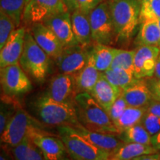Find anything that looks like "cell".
I'll list each match as a JSON object with an SVG mask.
<instances>
[{"mask_svg":"<svg viewBox=\"0 0 160 160\" xmlns=\"http://www.w3.org/2000/svg\"><path fill=\"white\" fill-rule=\"evenodd\" d=\"M74 105L80 123L86 129L119 136L107 112L89 93H77L74 98Z\"/></svg>","mask_w":160,"mask_h":160,"instance_id":"cell-1","label":"cell"},{"mask_svg":"<svg viewBox=\"0 0 160 160\" xmlns=\"http://www.w3.org/2000/svg\"><path fill=\"white\" fill-rule=\"evenodd\" d=\"M113 21L117 44H127L140 23L141 0L108 1Z\"/></svg>","mask_w":160,"mask_h":160,"instance_id":"cell-2","label":"cell"},{"mask_svg":"<svg viewBox=\"0 0 160 160\" xmlns=\"http://www.w3.org/2000/svg\"><path fill=\"white\" fill-rule=\"evenodd\" d=\"M34 108L39 119L46 125L73 128L82 126L78 118L74 102L56 101L45 93L36 100Z\"/></svg>","mask_w":160,"mask_h":160,"instance_id":"cell-3","label":"cell"},{"mask_svg":"<svg viewBox=\"0 0 160 160\" xmlns=\"http://www.w3.org/2000/svg\"><path fill=\"white\" fill-rule=\"evenodd\" d=\"M19 65L28 76L37 82L47 78L51 68V57L35 41L30 30H27Z\"/></svg>","mask_w":160,"mask_h":160,"instance_id":"cell-4","label":"cell"},{"mask_svg":"<svg viewBox=\"0 0 160 160\" xmlns=\"http://www.w3.org/2000/svg\"><path fill=\"white\" fill-rule=\"evenodd\" d=\"M59 137L71 160H110V153L92 144L73 128L59 127Z\"/></svg>","mask_w":160,"mask_h":160,"instance_id":"cell-5","label":"cell"},{"mask_svg":"<svg viewBox=\"0 0 160 160\" xmlns=\"http://www.w3.org/2000/svg\"><path fill=\"white\" fill-rule=\"evenodd\" d=\"M34 130H43L42 124L19 105L14 116L1 134L2 145L13 148Z\"/></svg>","mask_w":160,"mask_h":160,"instance_id":"cell-6","label":"cell"},{"mask_svg":"<svg viewBox=\"0 0 160 160\" xmlns=\"http://www.w3.org/2000/svg\"><path fill=\"white\" fill-rule=\"evenodd\" d=\"M88 17L93 42L111 46L116 45L114 27L108 1L99 4Z\"/></svg>","mask_w":160,"mask_h":160,"instance_id":"cell-7","label":"cell"},{"mask_svg":"<svg viewBox=\"0 0 160 160\" xmlns=\"http://www.w3.org/2000/svg\"><path fill=\"white\" fill-rule=\"evenodd\" d=\"M0 82L4 95L11 98L25 94L32 88L31 80L19 63L1 68Z\"/></svg>","mask_w":160,"mask_h":160,"instance_id":"cell-8","label":"cell"},{"mask_svg":"<svg viewBox=\"0 0 160 160\" xmlns=\"http://www.w3.org/2000/svg\"><path fill=\"white\" fill-rule=\"evenodd\" d=\"M28 137L39 148L46 160H71L59 137L50 135L44 130L32 131Z\"/></svg>","mask_w":160,"mask_h":160,"instance_id":"cell-9","label":"cell"},{"mask_svg":"<svg viewBox=\"0 0 160 160\" xmlns=\"http://www.w3.org/2000/svg\"><path fill=\"white\" fill-rule=\"evenodd\" d=\"M65 11L68 10L62 0H29L24 11L22 22L31 26Z\"/></svg>","mask_w":160,"mask_h":160,"instance_id":"cell-10","label":"cell"},{"mask_svg":"<svg viewBox=\"0 0 160 160\" xmlns=\"http://www.w3.org/2000/svg\"><path fill=\"white\" fill-rule=\"evenodd\" d=\"M91 45L85 47L77 45L64 48L61 54L55 60L59 71L67 74L74 75L83 69L88 62Z\"/></svg>","mask_w":160,"mask_h":160,"instance_id":"cell-11","label":"cell"},{"mask_svg":"<svg viewBox=\"0 0 160 160\" xmlns=\"http://www.w3.org/2000/svg\"><path fill=\"white\" fill-rule=\"evenodd\" d=\"M160 53L157 46L140 45L135 49L133 74L137 79H146L154 76L156 64Z\"/></svg>","mask_w":160,"mask_h":160,"instance_id":"cell-12","label":"cell"},{"mask_svg":"<svg viewBox=\"0 0 160 160\" xmlns=\"http://www.w3.org/2000/svg\"><path fill=\"white\" fill-rule=\"evenodd\" d=\"M42 22L57 35L64 48L79 45L72 29L71 13L69 11L51 16Z\"/></svg>","mask_w":160,"mask_h":160,"instance_id":"cell-13","label":"cell"},{"mask_svg":"<svg viewBox=\"0 0 160 160\" xmlns=\"http://www.w3.org/2000/svg\"><path fill=\"white\" fill-rule=\"evenodd\" d=\"M32 35L39 47L49 56L56 60L62 52L64 47L57 35L42 22H37L31 25Z\"/></svg>","mask_w":160,"mask_h":160,"instance_id":"cell-14","label":"cell"},{"mask_svg":"<svg viewBox=\"0 0 160 160\" xmlns=\"http://www.w3.org/2000/svg\"><path fill=\"white\" fill-rule=\"evenodd\" d=\"M27 30L23 26L16 28L0 51V68L19 63Z\"/></svg>","mask_w":160,"mask_h":160,"instance_id":"cell-15","label":"cell"},{"mask_svg":"<svg viewBox=\"0 0 160 160\" xmlns=\"http://www.w3.org/2000/svg\"><path fill=\"white\" fill-rule=\"evenodd\" d=\"M46 94L58 102H74L77 95L73 75L59 73L52 78Z\"/></svg>","mask_w":160,"mask_h":160,"instance_id":"cell-16","label":"cell"},{"mask_svg":"<svg viewBox=\"0 0 160 160\" xmlns=\"http://www.w3.org/2000/svg\"><path fill=\"white\" fill-rule=\"evenodd\" d=\"M122 96L128 106L135 108H145L153 99L151 90L145 79H136L122 89Z\"/></svg>","mask_w":160,"mask_h":160,"instance_id":"cell-17","label":"cell"},{"mask_svg":"<svg viewBox=\"0 0 160 160\" xmlns=\"http://www.w3.org/2000/svg\"><path fill=\"white\" fill-rule=\"evenodd\" d=\"M121 93L122 89L108 81L101 73L99 80L90 94L108 113Z\"/></svg>","mask_w":160,"mask_h":160,"instance_id":"cell-18","label":"cell"},{"mask_svg":"<svg viewBox=\"0 0 160 160\" xmlns=\"http://www.w3.org/2000/svg\"><path fill=\"white\" fill-rule=\"evenodd\" d=\"M74 129L92 144L111 155L125 143L118 135L91 131L86 129L83 125Z\"/></svg>","mask_w":160,"mask_h":160,"instance_id":"cell-19","label":"cell"},{"mask_svg":"<svg viewBox=\"0 0 160 160\" xmlns=\"http://www.w3.org/2000/svg\"><path fill=\"white\" fill-rule=\"evenodd\" d=\"M101 72L98 71L94 64L90 59L88 62L83 69L73 75L74 79L76 93H91L97 81L99 80Z\"/></svg>","mask_w":160,"mask_h":160,"instance_id":"cell-20","label":"cell"},{"mask_svg":"<svg viewBox=\"0 0 160 160\" xmlns=\"http://www.w3.org/2000/svg\"><path fill=\"white\" fill-rule=\"evenodd\" d=\"M71 23L73 34L79 45L88 47L93 43L88 15L77 10L71 13Z\"/></svg>","mask_w":160,"mask_h":160,"instance_id":"cell-21","label":"cell"},{"mask_svg":"<svg viewBox=\"0 0 160 160\" xmlns=\"http://www.w3.org/2000/svg\"><path fill=\"white\" fill-rule=\"evenodd\" d=\"M117 48L111 45L93 43L90 48V59L100 72L111 68Z\"/></svg>","mask_w":160,"mask_h":160,"instance_id":"cell-22","label":"cell"},{"mask_svg":"<svg viewBox=\"0 0 160 160\" xmlns=\"http://www.w3.org/2000/svg\"><path fill=\"white\" fill-rule=\"evenodd\" d=\"M158 152L151 145L125 142L111 155L110 160H132L140 156Z\"/></svg>","mask_w":160,"mask_h":160,"instance_id":"cell-23","label":"cell"},{"mask_svg":"<svg viewBox=\"0 0 160 160\" xmlns=\"http://www.w3.org/2000/svg\"><path fill=\"white\" fill-rule=\"evenodd\" d=\"M135 44L137 46H157L160 48V28L157 20H146L141 22Z\"/></svg>","mask_w":160,"mask_h":160,"instance_id":"cell-24","label":"cell"},{"mask_svg":"<svg viewBox=\"0 0 160 160\" xmlns=\"http://www.w3.org/2000/svg\"><path fill=\"white\" fill-rule=\"evenodd\" d=\"M11 151L15 160H46L29 137H25L21 143L11 148Z\"/></svg>","mask_w":160,"mask_h":160,"instance_id":"cell-25","label":"cell"},{"mask_svg":"<svg viewBox=\"0 0 160 160\" xmlns=\"http://www.w3.org/2000/svg\"><path fill=\"white\" fill-rule=\"evenodd\" d=\"M147 109L145 108H135L128 106L121 117L114 124L119 135L126 129L140 124Z\"/></svg>","mask_w":160,"mask_h":160,"instance_id":"cell-26","label":"cell"},{"mask_svg":"<svg viewBox=\"0 0 160 160\" xmlns=\"http://www.w3.org/2000/svg\"><path fill=\"white\" fill-rule=\"evenodd\" d=\"M29 0H1V11L10 17L17 28L20 27L25 7Z\"/></svg>","mask_w":160,"mask_h":160,"instance_id":"cell-27","label":"cell"},{"mask_svg":"<svg viewBox=\"0 0 160 160\" xmlns=\"http://www.w3.org/2000/svg\"><path fill=\"white\" fill-rule=\"evenodd\" d=\"M119 137L125 142L151 145L152 136L141 123L126 129L119 135Z\"/></svg>","mask_w":160,"mask_h":160,"instance_id":"cell-28","label":"cell"},{"mask_svg":"<svg viewBox=\"0 0 160 160\" xmlns=\"http://www.w3.org/2000/svg\"><path fill=\"white\" fill-rule=\"evenodd\" d=\"M101 73L108 81L121 89L130 85L137 79L133 72L120 68H109Z\"/></svg>","mask_w":160,"mask_h":160,"instance_id":"cell-29","label":"cell"},{"mask_svg":"<svg viewBox=\"0 0 160 160\" xmlns=\"http://www.w3.org/2000/svg\"><path fill=\"white\" fill-rule=\"evenodd\" d=\"M135 50L118 49L113 58L111 68H120L133 73V59Z\"/></svg>","mask_w":160,"mask_h":160,"instance_id":"cell-30","label":"cell"},{"mask_svg":"<svg viewBox=\"0 0 160 160\" xmlns=\"http://www.w3.org/2000/svg\"><path fill=\"white\" fill-rule=\"evenodd\" d=\"M11 97H2L1 99V109H0V134L3 133L6 126L12 117L15 114L16 111L19 107L12 100L10 99Z\"/></svg>","mask_w":160,"mask_h":160,"instance_id":"cell-31","label":"cell"},{"mask_svg":"<svg viewBox=\"0 0 160 160\" xmlns=\"http://www.w3.org/2000/svg\"><path fill=\"white\" fill-rule=\"evenodd\" d=\"M160 19V0H141L140 23L146 20Z\"/></svg>","mask_w":160,"mask_h":160,"instance_id":"cell-32","label":"cell"},{"mask_svg":"<svg viewBox=\"0 0 160 160\" xmlns=\"http://www.w3.org/2000/svg\"><path fill=\"white\" fill-rule=\"evenodd\" d=\"M17 28L15 23L10 17L0 11V49L5 45L10 36Z\"/></svg>","mask_w":160,"mask_h":160,"instance_id":"cell-33","label":"cell"},{"mask_svg":"<svg viewBox=\"0 0 160 160\" xmlns=\"http://www.w3.org/2000/svg\"><path fill=\"white\" fill-rule=\"evenodd\" d=\"M141 124L151 136L157 134L160 131V117L153 113L146 111Z\"/></svg>","mask_w":160,"mask_h":160,"instance_id":"cell-34","label":"cell"},{"mask_svg":"<svg viewBox=\"0 0 160 160\" xmlns=\"http://www.w3.org/2000/svg\"><path fill=\"white\" fill-rule=\"evenodd\" d=\"M127 103H126V102L121 94L116 100V102L111 107V108L110 109V111L108 112V114L109 115L113 124H115L116 122L119 119V118L121 117L123 112L125 111V110L127 108Z\"/></svg>","mask_w":160,"mask_h":160,"instance_id":"cell-35","label":"cell"},{"mask_svg":"<svg viewBox=\"0 0 160 160\" xmlns=\"http://www.w3.org/2000/svg\"><path fill=\"white\" fill-rule=\"evenodd\" d=\"M102 2L103 0H77V9L89 15V13Z\"/></svg>","mask_w":160,"mask_h":160,"instance_id":"cell-36","label":"cell"},{"mask_svg":"<svg viewBox=\"0 0 160 160\" xmlns=\"http://www.w3.org/2000/svg\"><path fill=\"white\" fill-rule=\"evenodd\" d=\"M147 81L153 99L160 102V79L154 78V79H150Z\"/></svg>","mask_w":160,"mask_h":160,"instance_id":"cell-37","label":"cell"},{"mask_svg":"<svg viewBox=\"0 0 160 160\" xmlns=\"http://www.w3.org/2000/svg\"><path fill=\"white\" fill-rule=\"evenodd\" d=\"M147 112L153 113L160 117V102L155 99H152L149 105L146 107Z\"/></svg>","mask_w":160,"mask_h":160,"instance_id":"cell-38","label":"cell"},{"mask_svg":"<svg viewBox=\"0 0 160 160\" xmlns=\"http://www.w3.org/2000/svg\"><path fill=\"white\" fill-rule=\"evenodd\" d=\"M132 160H160V153L157 152V153H151V154L142 155Z\"/></svg>","mask_w":160,"mask_h":160,"instance_id":"cell-39","label":"cell"},{"mask_svg":"<svg viewBox=\"0 0 160 160\" xmlns=\"http://www.w3.org/2000/svg\"><path fill=\"white\" fill-rule=\"evenodd\" d=\"M65 5L67 7L68 10L70 13H72L73 12L77 11V0H62Z\"/></svg>","mask_w":160,"mask_h":160,"instance_id":"cell-40","label":"cell"},{"mask_svg":"<svg viewBox=\"0 0 160 160\" xmlns=\"http://www.w3.org/2000/svg\"><path fill=\"white\" fill-rule=\"evenodd\" d=\"M151 145L158 151H160V131L157 134L152 136Z\"/></svg>","mask_w":160,"mask_h":160,"instance_id":"cell-41","label":"cell"},{"mask_svg":"<svg viewBox=\"0 0 160 160\" xmlns=\"http://www.w3.org/2000/svg\"><path fill=\"white\" fill-rule=\"evenodd\" d=\"M154 77L160 79V53L157 58V64H156V68L154 73Z\"/></svg>","mask_w":160,"mask_h":160,"instance_id":"cell-42","label":"cell"},{"mask_svg":"<svg viewBox=\"0 0 160 160\" xmlns=\"http://www.w3.org/2000/svg\"><path fill=\"white\" fill-rule=\"evenodd\" d=\"M157 23H158V25H159V28H160V19H158V20H157Z\"/></svg>","mask_w":160,"mask_h":160,"instance_id":"cell-43","label":"cell"}]
</instances>
